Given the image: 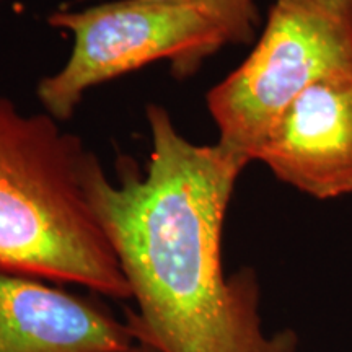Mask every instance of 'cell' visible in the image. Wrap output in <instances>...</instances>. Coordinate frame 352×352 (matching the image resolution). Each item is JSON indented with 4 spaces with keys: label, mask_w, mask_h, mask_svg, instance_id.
Returning a JSON list of instances; mask_svg holds the SVG:
<instances>
[{
    "label": "cell",
    "mask_w": 352,
    "mask_h": 352,
    "mask_svg": "<svg viewBox=\"0 0 352 352\" xmlns=\"http://www.w3.org/2000/svg\"><path fill=\"white\" fill-rule=\"evenodd\" d=\"M147 121L145 173L124 158L114 184L95 158L87 175L88 201L138 305L126 320L135 341L158 352H297L292 329H264L256 272H223V220L248 162L188 140L158 104Z\"/></svg>",
    "instance_id": "cell-1"
},
{
    "label": "cell",
    "mask_w": 352,
    "mask_h": 352,
    "mask_svg": "<svg viewBox=\"0 0 352 352\" xmlns=\"http://www.w3.org/2000/svg\"><path fill=\"white\" fill-rule=\"evenodd\" d=\"M94 160L51 114H25L0 96V271L131 298L87 196Z\"/></svg>",
    "instance_id": "cell-2"
},
{
    "label": "cell",
    "mask_w": 352,
    "mask_h": 352,
    "mask_svg": "<svg viewBox=\"0 0 352 352\" xmlns=\"http://www.w3.org/2000/svg\"><path fill=\"white\" fill-rule=\"evenodd\" d=\"M351 65L349 0H276L252 54L208 94L217 144L252 164L298 95Z\"/></svg>",
    "instance_id": "cell-3"
},
{
    "label": "cell",
    "mask_w": 352,
    "mask_h": 352,
    "mask_svg": "<svg viewBox=\"0 0 352 352\" xmlns=\"http://www.w3.org/2000/svg\"><path fill=\"white\" fill-rule=\"evenodd\" d=\"M47 23L72 34L59 72L44 77L38 98L57 121L69 120L90 88L132 70L171 59L176 74H191L230 34L199 7L155 0H116L85 10H59Z\"/></svg>",
    "instance_id": "cell-4"
},
{
    "label": "cell",
    "mask_w": 352,
    "mask_h": 352,
    "mask_svg": "<svg viewBox=\"0 0 352 352\" xmlns=\"http://www.w3.org/2000/svg\"><path fill=\"white\" fill-rule=\"evenodd\" d=\"M277 179L320 201L352 195V65L298 95L256 153Z\"/></svg>",
    "instance_id": "cell-5"
},
{
    "label": "cell",
    "mask_w": 352,
    "mask_h": 352,
    "mask_svg": "<svg viewBox=\"0 0 352 352\" xmlns=\"http://www.w3.org/2000/svg\"><path fill=\"white\" fill-rule=\"evenodd\" d=\"M129 324L44 280L0 271V352H121Z\"/></svg>",
    "instance_id": "cell-6"
},
{
    "label": "cell",
    "mask_w": 352,
    "mask_h": 352,
    "mask_svg": "<svg viewBox=\"0 0 352 352\" xmlns=\"http://www.w3.org/2000/svg\"><path fill=\"white\" fill-rule=\"evenodd\" d=\"M199 7L226 26L232 44H246L254 38L259 12L254 0H155Z\"/></svg>",
    "instance_id": "cell-7"
},
{
    "label": "cell",
    "mask_w": 352,
    "mask_h": 352,
    "mask_svg": "<svg viewBox=\"0 0 352 352\" xmlns=\"http://www.w3.org/2000/svg\"><path fill=\"white\" fill-rule=\"evenodd\" d=\"M121 352H158L157 349H153L152 346H147V344H144V342H135V344H132L129 349H126V351H121Z\"/></svg>",
    "instance_id": "cell-8"
},
{
    "label": "cell",
    "mask_w": 352,
    "mask_h": 352,
    "mask_svg": "<svg viewBox=\"0 0 352 352\" xmlns=\"http://www.w3.org/2000/svg\"><path fill=\"white\" fill-rule=\"evenodd\" d=\"M349 2H351V3H352V0H349Z\"/></svg>",
    "instance_id": "cell-9"
},
{
    "label": "cell",
    "mask_w": 352,
    "mask_h": 352,
    "mask_svg": "<svg viewBox=\"0 0 352 352\" xmlns=\"http://www.w3.org/2000/svg\"><path fill=\"white\" fill-rule=\"evenodd\" d=\"M0 2H2V0H0Z\"/></svg>",
    "instance_id": "cell-10"
}]
</instances>
